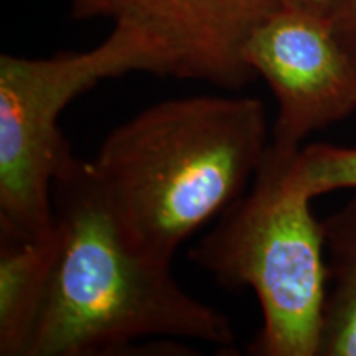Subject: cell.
Returning a JSON list of instances; mask_svg holds the SVG:
<instances>
[{"label":"cell","mask_w":356,"mask_h":356,"mask_svg":"<svg viewBox=\"0 0 356 356\" xmlns=\"http://www.w3.org/2000/svg\"><path fill=\"white\" fill-rule=\"evenodd\" d=\"M56 254L26 356L129 355L147 337L233 348V325L178 286L170 262L119 229L91 162L71 154L53 184Z\"/></svg>","instance_id":"cell-1"},{"label":"cell","mask_w":356,"mask_h":356,"mask_svg":"<svg viewBox=\"0 0 356 356\" xmlns=\"http://www.w3.org/2000/svg\"><path fill=\"white\" fill-rule=\"evenodd\" d=\"M267 145L259 99L188 96L115 127L89 162L127 241L172 262L181 243L246 193Z\"/></svg>","instance_id":"cell-2"},{"label":"cell","mask_w":356,"mask_h":356,"mask_svg":"<svg viewBox=\"0 0 356 356\" xmlns=\"http://www.w3.org/2000/svg\"><path fill=\"white\" fill-rule=\"evenodd\" d=\"M296 155V154H293ZM293 155L267 145L252 188L221 213L190 259L228 287H249L262 327L249 345L257 356H318L327 299V252L312 197L292 185Z\"/></svg>","instance_id":"cell-3"},{"label":"cell","mask_w":356,"mask_h":356,"mask_svg":"<svg viewBox=\"0 0 356 356\" xmlns=\"http://www.w3.org/2000/svg\"><path fill=\"white\" fill-rule=\"evenodd\" d=\"M140 71L170 76L159 44L119 22L88 51L0 56V234H55L53 184L73 154L61 134V113L102 79Z\"/></svg>","instance_id":"cell-4"},{"label":"cell","mask_w":356,"mask_h":356,"mask_svg":"<svg viewBox=\"0 0 356 356\" xmlns=\"http://www.w3.org/2000/svg\"><path fill=\"white\" fill-rule=\"evenodd\" d=\"M243 58L277 99L269 145L280 154H297L307 136L356 111V56L330 20L279 8L252 32Z\"/></svg>","instance_id":"cell-5"},{"label":"cell","mask_w":356,"mask_h":356,"mask_svg":"<svg viewBox=\"0 0 356 356\" xmlns=\"http://www.w3.org/2000/svg\"><path fill=\"white\" fill-rule=\"evenodd\" d=\"M279 8L280 0H109V17L159 44L170 76L228 89L254 79L244 47Z\"/></svg>","instance_id":"cell-6"},{"label":"cell","mask_w":356,"mask_h":356,"mask_svg":"<svg viewBox=\"0 0 356 356\" xmlns=\"http://www.w3.org/2000/svg\"><path fill=\"white\" fill-rule=\"evenodd\" d=\"M56 254L50 238L0 234V355L26 356Z\"/></svg>","instance_id":"cell-7"},{"label":"cell","mask_w":356,"mask_h":356,"mask_svg":"<svg viewBox=\"0 0 356 356\" xmlns=\"http://www.w3.org/2000/svg\"><path fill=\"white\" fill-rule=\"evenodd\" d=\"M322 226L328 284L318 356H356V193Z\"/></svg>","instance_id":"cell-8"},{"label":"cell","mask_w":356,"mask_h":356,"mask_svg":"<svg viewBox=\"0 0 356 356\" xmlns=\"http://www.w3.org/2000/svg\"><path fill=\"white\" fill-rule=\"evenodd\" d=\"M287 178L312 198L337 190H356V145L312 144L299 149L289 162Z\"/></svg>","instance_id":"cell-9"},{"label":"cell","mask_w":356,"mask_h":356,"mask_svg":"<svg viewBox=\"0 0 356 356\" xmlns=\"http://www.w3.org/2000/svg\"><path fill=\"white\" fill-rule=\"evenodd\" d=\"M348 0H280L282 7L300 10L312 15L322 17L330 22H335L340 12L343 10Z\"/></svg>","instance_id":"cell-10"},{"label":"cell","mask_w":356,"mask_h":356,"mask_svg":"<svg viewBox=\"0 0 356 356\" xmlns=\"http://www.w3.org/2000/svg\"><path fill=\"white\" fill-rule=\"evenodd\" d=\"M338 37L356 56V0H348L343 10L333 22Z\"/></svg>","instance_id":"cell-11"},{"label":"cell","mask_w":356,"mask_h":356,"mask_svg":"<svg viewBox=\"0 0 356 356\" xmlns=\"http://www.w3.org/2000/svg\"><path fill=\"white\" fill-rule=\"evenodd\" d=\"M70 3L76 19L109 17V0H70Z\"/></svg>","instance_id":"cell-12"}]
</instances>
